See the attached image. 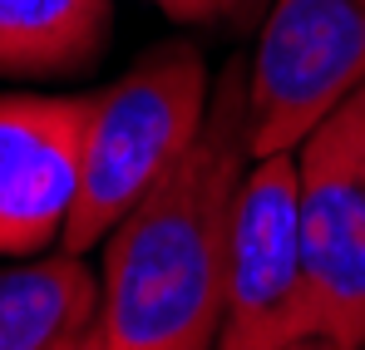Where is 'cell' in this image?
Here are the masks:
<instances>
[{
    "label": "cell",
    "mask_w": 365,
    "mask_h": 350,
    "mask_svg": "<svg viewBox=\"0 0 365 350\" xmlns=\"http://www.w3.org/2000/svg\"><path fill=\"white\" fill-rule=\"evenodd\" d=\"M247 163V69L227 64L197 138L104 237V350L217 346L227 237Z\"/></svg>",
    "instance_id": "cell-1"
},
{
    "label": "cell",
    "mask_w": 365,
    "mask_h": 350,
    "mask_svg": "<svg viewBox=\"0 0 365 350\" xmlns=\"http://www.w3.org/2000/svg\"><path fill=\"white\" fill-rule=\"evenodd\" d=\"M207 64L187 40H163L119 74L109 89L89 94L79 187L64 217L60 247L84 257L114 232L123 212L178 163L207 118Z\"/></svg>",
    "instance_id": "cell-2"
},
{
    "label": "cell",
    "mask_w": 365,
    "mask_h": 350,
    "mask_svg": "<svg viewBox=\"0 0 365 350\" xmlns=\"http://www.w3.org/2000/svg\"><path fill=\"white\" fill-rule=\"evenodd\" d=\"M311 341L365 350V84L297 143Z\"/></svg>",
    "instance_id": "cell-3"
},
{
    "label": "cell",
    "mask_w": 365,
    "mask_h": 350,
    "mask_svg": "<svg viewBox=\"0 0 365 350\" xmlns=\"http://www.w3.org/2000/svg\"><path fill=\"white\" fill-rule=\"evenodd\" d=\"M361 84L365 0H272L247 64L252 158L297 153V143Z\"/></svg>",
    "instance_id": "cell-4"
},
{
    "label": "cell",
    "mask_w": 365,
    "mask_h": 350,
    "mask_svg": "<svg viewBox=\"0 0 365 350\" xmlns=\"http://www.w3.org/2000/svg\"><path fill=\"white\" fill-rule=\"evenodd\" d=\"M302 341H311V287L297 222V153H267L247 163L237 187L212 350H292Z\"/></svg>",
    "instance_id": "cell-5"
},
{
    "label": "cell",
    "mask_w": 365,
    "mask_h": 350,
    "mask_svg": "<svg viewBox=\"0 0 365 350\" xmlns=\"http://www.w3.org/2000/svg\"><path fill=\"white\" fill-rule=\"evenodd\" d=\"M84 118L89 94H0V257H35L64 232Z\"/></svg>",
    "instance_id": "cell-6"
},
{
    "label": "cell",
    "mask_w": 365,
    "mask_h": 350,
    "mask_svg": "<svg viewBox=\"0 0 365 350\" xmlns=\"http://www.w3.org/2000/svg\"><path fill=\"white\" fill-rule=\"evenodd\" d=\"M99 316V272L55 252L0 267V350H55Z\"/></svg>",
    "instance_id": "cell-7"
},
{
    "label": "cell",
    "mask_w": 365,
    "mask_h": 350,
    "mask_svg": "<svg viewBox=\"0 0 365 350\" xmlns=\"http://www.w3.org/2000/svg\"><path fill=\"white\" fill-rule=\"evenodd\" d=\"M114 0H0V74L69 79L109 50Z\"/></svg>",
    "instance_id": "cell-8"
},
{
    "label": "cell",
    "mask_w": 365,
    "mask_h": 350,
    "mask_svg": "<svg viewBox=\"0 0 365 350\" xmlns=\"http://www.w3.org/2000/svg\"><path fill=\"white\" fill-rule=\"evenodd\" d=\"M168 20L178 25H207V20H227V15H242L257 0H153Z\"/></svg>",
    "instance_id": "cell-9"
},
{
    "label": "cell",
    "mask_w": 365,
    "mask_h": 350,
    "mask_svg": "<svg viewBox=\"0 0 365 350\" xmlns=\"http://www.w3.org/2000/svg\"><path fill=\"white\" fill-rule=\"evenodd\" d=\"M55 350H104V331H99V316L79 331V336H69V341H60Z\"/></svg>",
    "instance_id": "cell-10"
},
{
    "label": "cell",
    "mask_w": 365,
    "mask_h": 350,
    "mask_svg": "<svg viewBox=\"0 0 365 350\" xmlns=\"http://www.w3.org/2000/svg\"><path fill=\"white\" fill-rule=\"evenodd\" d=\"M292 350H351V346H331V341H302V346H292Z\"/></svg>",
    "instance_id": "cell-11"
}]
</instances>
